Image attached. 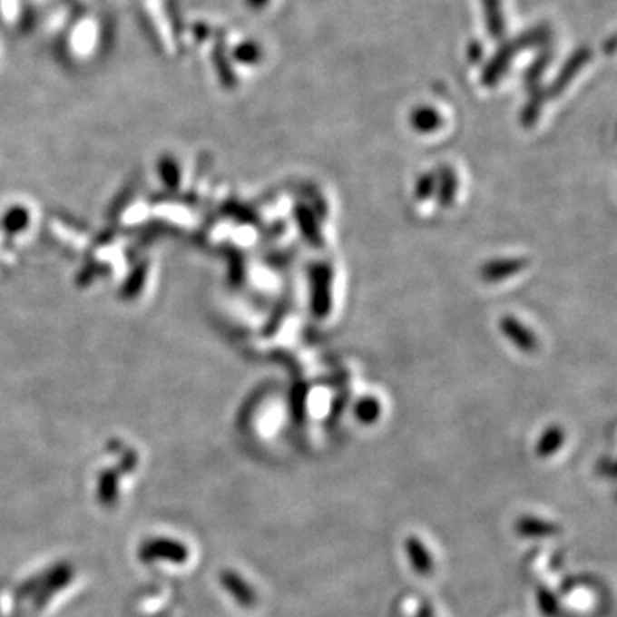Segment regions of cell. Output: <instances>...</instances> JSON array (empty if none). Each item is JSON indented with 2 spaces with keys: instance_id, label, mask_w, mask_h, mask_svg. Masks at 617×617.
Returning <instances> with one entry per match:
<instances>
[]
</instances>
